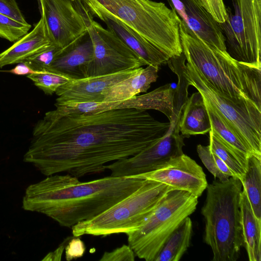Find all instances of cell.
Masks as SVG:
<instances>
[{"label": "cell", "instance_id": "cell-25", "mask_svg": "<svg viewBox=\"0 0 261 261\" xmlns=\"http://www.w3.org/2000/svg\"><path fill=\"white\" fill-rule=\"evenodd\" d=\"M255 217L261 221V159L252 155L240 180Z\"/></svg>", "mask_w": 261, "mask_h": 261}, {"label": "cell", "instance_id": "cell-14", "mask_svg": "<svg viewBox=\"0 0 261 261\" xmlns=\"http://www.w3.org/2000/svg\"><path fill=\"white\" fill-rule=\"evenodd\" d=\"M142 67L114 73L71 80L55 92L56 102H103L102 93L116 84L139 73Z\"/></svg>", "mask_w": 261, "mask_h": 261}, {"label": "cell", "instance_id": "cell-12", "mask_svg": "<svg viewBox=\"0 0 261 261\" xmlns=\"http://www.w3.org/2000/svg\"><path fill=\"white\" fill-rule=\"evenodd\" d=\"M87 30L92 40L94 55L88 68L87 77L114 73L145 65L134 51L93 18Z\"/></svg>", "mask_w": 261, "mask_h": 261}, {"label": "cell", "instance_id": "cell-24", "mask_svg": "<svg viewBox=\"0 0 261 261\" xmlns=\"http://www.w3.org/2000/svg\"><path fill=\"white\" fill-rule=\"evenodd\" d=\"M192 232V222L188 217L169 236L154 261H179L190 245Z\"/></svg>", "mask_w": 261, "mask_h": 261}, {"label": "cell", "instance_id": "cell-33", "mask_svg": "<svg viewBox=\"0 0 261 261\" xmlns=\"http://www.w3.org/2000/svg\"><path fill=\"white\" fill-rule=\"evenodd\" d=\"M0 13L23 24L28 23L16 0H0Z\"/></svg>", "mask_w": 261, "mask_h": 261}, {"label": "cell", "instance_id": "cell-15", "mask_svg": "<svg viewBox=\"0 0 261 261\" xmlns=\"http://www.w3.org/2000/svg\"><path fill=\"white\" fill-rule=\"evenodd\" d=\"M181 20L206 43L226 53L225 38L219 23L197 0H168Z\"/></svg>", "mask_w": 261, "mask_h": 261}, {"label": "cell", "instance_id": "cell-35", "mask_svg": "<svg viewBox=\"0 0 261 261\" xmlns=\"http://www.w3.org/2000/svg\"><path fill=\"white\" fill-rule=\"evenodd\" d=\"M69 239L70 238H67L55 250L48 253L42 260H60L67 244L66 243Z\"/></svg>", "mask_w": 261, "mask_h": 261}, {"label": "cell", "instance_id": "cell-30", "mask_svg": "<svg viewBox=\"0 0 261 261\" xmlns=\"http://www.w3.org/2000/svg\"><path fill=\"white\" fill-rule=\"evenodd\" d=\"M61 49L62 48L52 43L27 58L24 62L35 71L47 69Z\"/></svg>", "mask_w": 261, "mask_h": 261}, {"label": "cell", "instance_id": "cell-20", "mask_svg": "<svg viewBox=\"0 0 261 261\" xmlns=\"http://www.w3.org/2000/svg\"><path fill=\"white\" fill-rule=\"evenodd\" d=\"M159 67L148 65L137 74L123 80L102 93L103 102H115L130 99L146 92L158 77Z\"/></svg>", "mask_w": 261, "mask_h": 261}, {"label": "cell", "instance_id": "cell-13", "mask_svg": "<svg viewBox=\"0 0 261 261\" xmlns=\"http://www.w3.org/2000/svg\"><path fill=\"white\" fill-rule=\"evenodd\" d=\"M129 177L156 181L170 186L173 190L186 191L198 197L208 185L201 167L184 153L152 171Z\"/></svg>", "mask_w": 261, "mask_h": 261}, {"label": "cell", "instance_id": "cell-11", "mask_svg": "<svg viewBox=\"0 0 261 261\" xmlns=\"http://www.w3.org/2000/svg\"><path fill=\"white\" fill-rule=\"evenodd\" d=\"M180 116L169 121L170 127L164 136L138 153L107 165L106 169L111 171V175L129 177L148 172L182 154L185 137L179 134Z\"/></svg>", "mask_w": 261, "mask_h": 261}, {"label": "cell", "instance_id": "cell-4", "mask_svg": "<svg viewBox=\"0 0 261 261\" xmlns=\"http://www.w3.org/2000/svg\"><path fill=\"white\" fill-rule=\"evenodd\" d=\"M201 213L205 222L204 242L213 252V261H236L243 246L240 213L241 180L231 177L214 180L206 187Z\"/></svg>", "mask_w": 261, "mask_h": 261}, {"label": "cell", "instance_id": "cell-34", "mask_svg": "<svg viewBox=\"0 0 261 261\" xmlns=\"http://www.w3.org/2000/svg\"><path fill=\"white\" fill-rule=\"evenodd\" d=\"M65 250V258L69 261L83 256L85 251V246L84 242L80 238L75 237L68 241Z\"/></svg>", "mask_w": 261, "mask_h": 261}, {"label": "cell", "instance_id": "cell-1", "mask_svg": "<svg viewBox=\"0 0 261 261\" xmlns=\"http://www.w3.org/2000/svg\"><path fill=\"white\" fill-rule=\"evenodd\" d=\"M170 125L136 109L60 117L48 111L35 125L23 161L46 176L100 173L107 163L132 156L157 141Z\"/></svg>", "mask_w": 261, "mask_h": 261}, {"label": "cell", "instance_id": "cell-23", "mask_svg": "<svg viewBox=\"0 0 261 261\" xmlns=\"http://www.w3.org/2000/svg\"><path fill=\"white\" fill-rule=\"evenodd\" d=\"M204 101L210 119V131L234 155L246 171L248 159L253 154L222 119Z\"/></svg>", "mask_w": 261, "mask_h": 261}, {"label": "cell", "instance_id": "cell-27", "mask_svg": "<svg viewBox=\"0 0 261 261\" xmlns=\"http://www.w3.org/2000/svg\"><path fill=\"white\" fill-rule=\"evenodd\" d=\"M27 77L47 95H52L60 87L71 80L64 75L47 69L35 71Z\"/></svg>", "mask_w": 261, "mask_h": 261}, {"label": "cell", "instance_id": "cell-19", "mask_svg": "<svg viewBox=\"0 0 261 261\" xmlns=\"http://www.w3.org/2000/svg\"><path fill=\"white\" fill-rule=\"evenodd\" d=\"M174 93L175 89L170 84H167L146 94L123 101L112 102L111 109L155 110L164 114L170 121L177 116L174 114Z\"/></svg>", "mask_w": 261, "mask_h": 261}, {"label": "cell", "instance_id": "cell-3", "mask_svg": "<svg viewBox=\"0 0 261 261\" xmlns=\"http://www.w3.org/2000/svg\"><path fill=\"white\" fill-rule=\"evenodd\" d=\"M179 35L187 62L211 86L236 104L261 109V67L239 62L206 43L181 20Z\"/></svg>", "mask_w": 261, "mask_h": 261}, {"label": "cell", "instance_id": "cell-8", "mask_svg": "<svg viewBox=\"0 0 261 261\" xmlns=\"http://www.w3.org/2000/svg\"><path fill=\"white\" fill-rule=\"evenodd\" d=\"M183 71L189 85L202 94L253 155L261 159V109L253 104H236L223 96L188 62L184 64Z\"/></svg>", "mask_w": 261, "mask_h": 261}, {"label": "cell", "instance_id": "cell-18", "mask_svg": "<svg viewBox=\"0 0 261 261\" xmlns=\"http://www.w3.org/2000/svg\"><path fill=\"white\" fill-rule=\"evenodd\" d=\"M51 44L44 21L41 17L32 31L0 53V68L23 62Z\"/></svg>", "mask_w": 261, "mask_h": 261}, {"label": "cell", "instance_id": "cell-17", "mask_svg": "<svg viewBox=\"0 0 261 261\" xmlns=\"http://www.w3.org/2000/svg\"><path fill=\"white\" fill-rule=\"evenodd\" d=\"M93 55V42L87 30L62 48L47 70L64 75L71 80L85 78Z\"/></svg>", "mask_w": 261, "mask_h": 261}, {"label": "cell", "instance_id": "cell-16", "mask_svg": "<svg viewBox=\"0 0 261 261\" xmlns=\"http://www.w3.org/2000/svg\"><path fill=\"white\" fill-rule=\"evenodd\" d=\"M91 15L104 22L109 31L115 35L141 59L145 65L160 66L170 58L164 53L126 25L112 14L93 7H85Z\"/></svg>", "mask_w": 261, "mask_h": 261}, {"label": "cell", "instance_id": "cell-28", "mask_svg": "<svg viewBox=\"0 0 261 261\" xmlns=\"http://www.w3.org/2000/svg\"><path fill=\"white\" fill-rule=\"evenodd\" d=\"M210 133V143L208 145L211 152L216 154L229 168L233 177L241 180L245 170L234 155L212 134Z\"/></svg>", "mask_w": 261, "mask_h": 261}, {"label": "cell", "instance_id": "cell-7", "mask_svg": "<svg viewBox=\"0 0 261 261\" xmlns=\"http://www.w3.org/2000/svg\"><path fill=\"white\" fill-rule=\"evenodd\" d=\"M198 198L184 190L169 191L140 226L126 233L135 255L154 261L171 233L196 210Z\"/></svg>", "mask_w": 261, "mask_h": 261}, {"label": "cell", "instance_id": "cell-31", "mask_svg": "<svg viewBox=\"0 0 261 261\" xmlns=\"http://www.w3.org/2000/svg\"><path fill=\"white\" fill-rule=\"evenodd\" d=\"M197 1L218 23H223L226 20L227 14L223 0Z\"/></svg>", "mask_w": 261, "mask_h": 261}, {"label": "cell", "instance_id": "cell-6", "mask_svg": "<svg viewBox=\"0 0 261 261\" xmlns=\"http://www.w3.org/2000/svg\"><path fill=\"white\" fill-rule=\"evenodd\" d=\"M172 188L166 184L144 179L135 191L96 217L71 227L72 235L107 236L127 233L140 226L166 194Z\"/></svg>", "mask_w": 261, "mask_h": 261}, {"label": "cell", "instance_id": "cell-21", "mask_svg": "<svg viewBox=\"0 0 261 261\" xmlns=\"http://www.w3.org/2000/svg\"><path fill=\"white\" fill-rule=\"evenodd\" d=\"M184 137L209 132L211 124L203 97L199 92L192 94L184 106L179 123Z\"/></svg>", "mask_w": 261, "mask_h": 261}, {"label": "cell", "instance_id": "cell-22", "mask_svg": "<svg viewBox=\"0 0 261 261\" xmlns=\"http://www.w3.org/2000/svg\"><path fill=\"white\" fill-rule=\"evenodd\" d=\"M243 246L249 261L261 260V221L254 215L247 195L242 189L240 202Z\"/></svg>", "mask_w": 261, "mask_h": 261}, {"label": "cell", "instance_id": "cell-36", "mask_svg": "<svg viewBox=\"0 0 261 261\" xmlns=\"http://www.w3.org/2000/svg\"><path fill=\"white\" fill-rule=\"evenodd\" d=\"M9 71L13 74L19 75H27L35 72L24 61L18 63L14 68Z\"/></svg>", "mask_w": 261, "mask_h": 261}, {"label": "cell", "instance_id": "cell-2", "mask_svg": "<svg viewBox=\"0 0 261 261\" xmlns=\"http://www.w3.org/2000/svg\"><path fill=\"white\" fill-rule=\"evenodd\" d=\"M144 181L111 175L82 182L68 174H56L29 186L22 207L71 228L102 213L135 191Z\"/></svg>", "mask_w": 261, "mask_h": 261}, {"label": "cell", "instance_id": "cell-29", "mask_svg": "<svg viewBox=\"0 0 261 261\" xmlns=\"http://www.w3.org/2000/svg\"><path fill=\"white\" fill-rule=\"evenodd\" d=\"M31 25L23 24L0 13V37L16 42L27 34Z\"/></svg>", "mask_w": 261, "mask_h": 261}, {"label": "cell", "instance_id": "cell-26", "mask_svg": "<svg viewBox=\"0 0 261 261\" xmlns=\"http://www.w3.org/2000/svg\"><path fill=\"white\" fill-rule=\"evenodd\" d=\"M198 156L206 168L220 181H226L233 177L227 166L216 154L211 152L208 145L197 146Z\"/></svg>", "mask_w": 261, "mask_h": 261}, {"label": "cell", "instance_id": "cell-10", "mask_svg": "<svg viewBox=\"0 0 261 261\" xmlns=\"http://www.w3.org/2000/svg\"><path fill=\"white\" fill-rule=\"evenodd\" d=\"M51 42L63 48L87 31L93 17L82 0H37Z\"/></svg>", "mask_w": 261, "mask_h": 261}, {"label": "cell", "instance_id": "cell-32", "mask_svg": "<svg viewBox=\"0 0 261 261\" xmlns=\"http://www.w3.org/2000/svg\"><path fill=\"white\" fill-rule=\"evenodd\" d=\"M135 254L128 245H123L110 251L105 252L100 261H134Z\"/></svg>", "mask_w": 261, "mask_h": 261}, {"label": "cell", "instance_id": "cell-5", "mask_svg": "<svg viewBox=\"0 0 261 261\" xmlns=\"http://www.w3.org/2000/svg\"><path fill=\"white\" fill-rule=\"evenodd\" d=\"M106 11L170 58L180 56L181 19L173 8L152 0H82Z\"/></svg>", "mask_w": 261, "mask_h": 261}, {"label": "cell", "instance_id": "cell-9", "mask_svg": "<svg viewBox=\"0 0 261 261\" xmlns=\"http://www.w3.org/2000/svg\"><path fill=\"white\" fill-rule=\"evenodd\" d=\"M226 20L219 23L227 52L234 60L261 67V0H231Z\"/></svg>", "mask_w": 261, "mask_h": 261}]
</instances>
